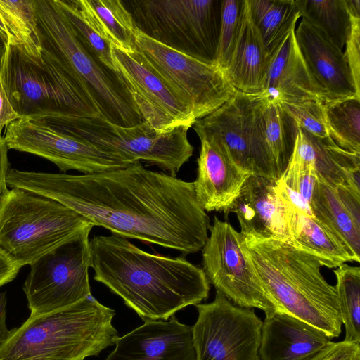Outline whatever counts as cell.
Wrapping results in <instances>:
<instances>
[{
  "label": "cell",
  "instance_id": "cell-4",
  "mask_svg": "<svg viewBox=\"0 0 360 360\" xmlns=\"http://www.w3.org/2000/svg\"><path fill=\"white\" fill-rule=\"evenodd\" d=\"M115 311L91 295L68 307L30 315L0 346V360H84L119 338Z\"/></svg>",
  "mask_w": 360,
  "mask_h": 360
},
{
  "label": "cell",
  "instance_id": "cell-12",
  "mask_svg": "<svg viewBox=\"0 0 360 360\" xmlns=\"http://www.w3.org/2000/svg\"><path fill=\"white\" fill-rule=\"evenodd\" d=\"M202 248V270L216 291L234 304L257 308L265 314L278 311L247 255L243 235L214 216Z\"/></svg>",
  "mask_w": 360,
  "mask_h": 360
},
{
  "label": "cell",
  "instance_id": "cell-28",
  "mask_svg": "<svg viewBox=\"0 0 360 360\" xmlns=\"http://www.w3.org/2000/svg\"><path fill=\"white\" fill-rule=\"evenodd\" d=\"M82 44L105 66L115 72L112 41L87 0H53Z\"/></svg>",
  "mask_w": 360,
  "mask_h": 360
},
{
  "label": "cell",
  "instance_id": "cell-25",
  "mask_svg": "<svg viewBox=\"0 0 360 360\" xmlns=\"http://www.w3.org/2000/svg\"><path fill=\"white\" fill-rule=\"evenodd\" d=\"M269 55L260 34L252 22L245 0L241 30L229 63L224 70L235 90L248 94L262 93Z\"/></svg>",
  "mask_w": 360,
  "mask_h": 360
},
{
  "label": "cell",
  "instance_id": "cell-21",
  "mask_svg": "<svg viewBox=\"0 0 360 360\" xmlns=\"http://www.w3.org/2000/svg\"><path fill=\"white\" fill-rule=\"evenodd\" d=\"M295 31L290 30L269 55L262 93L278 102L329 101L300 53Z\"/></svg>",
  "mask_w": 360,
  "mask_h": 360
},
{
  "label": "cell",
  "instance_id": "cell-11",
  "mask_svg": "<svg viewBox=\"0 0 360 360\" xmlns=\"http://www.w3.org/2000/svg\"><path fill=\"white\" fill-rule=\"evenodd\" d=\"M135 44L136 49L191 109L195 121L219 108L236 91L217 65L169 48L137 28Z\"/></svg>",
  "mask_w": 360,
  "mask_h": 360
},
{
  "label": "cell",
  "instance_id": "cell-39",
  "mask_svg": "<svg viewBox=\"0 0 360 360\" xmlns=\"http://www.w3.org/2000/svg\"><path fill=\"white\" fill-rule=\"evenodd\" d=\"M311 360H360V344L331 341Z\"/></svg>",
  "mask_w": 360,
  "mask_h": 360
},
{
  "label": "cell",
  "instance_id": "cell-32",
  "mask_svg": "<svg viewBox=\"0 0 360 360\" xmlns=\"http://www.w3.org/2000/svg\"><path fill=\"white\" fill-rule=\"evenodd\" d=\"M323 111L332 141L346 151L360 154V98L327 101Z\"/></svg>",
  "mask_w": 360,
  "mask_h": 360
},
{
  "label": "cell",
  "instance_id": "cell-35",
  "mask_svg": "<svg viewBox=\"0 0 360 360\" xmlns=\"http://www.w3.org/2000/svg\"><path fill=\"white\" fill-rule=\"evenodd\" d=\"M245 0H222L221 29L214 65L227 68L242 27Z\"/></svg>",
  "mask_w": 360,
  "mask_h": 360
},
{
  "label": "cell",
  "instance_id": "cell-40",
  "mask_svg": "<svg viewBox=\"0 0 360 360\" xmlns=\"http://www.w3.org/2000/svg\"><path fill=\"white\" fill-rule=\"evenodd\" d=\"M342 204L349 212L355 224L360 227V192L349 186H338L335 188Z\"/></svg>",
  "mask_w": 360,
  "mask_h": 360
},
{
  "label": "cell",
  "instance_id": "cell-3",
  "mask_svg": "<svg viewBox=\"0 0 360 360\" xmlns=\"http://www.w3.org/2000/svg\"><path fill=\"white\" fill-rule=\"evenodd\" d=\"M245 251L278 311L338 337L342 325L337 291L320 262L291 243L244 236Z\"/></svg>",
  "mask_w": 360,
  "mask_h": 360
},
{
  "label": "cell",
  "instance_id": "cell-13",
  "mask_svg": "<svg viewBox=\"0 0 360 360\" xmlns=\"http://www.w3.org/2000/svg\"><path fill=\"white\" fill-rule=\"evenodd\" d=\"M195 307L196 360H261L262 321L254 310L233 304L218 291L212 302Z\"/></svg>",
  "mask_w": 360,
  "mask_h": 360
},
{
  "label": "cell",
  "instance_id": "cell-26",
  "mask_svg": "<svg viewBox=\"0 0 360 360\" xmlns=\"http://www.w3.org/2000/svg\"><path fill=\"white\" fill-rule=\"evenodd\" d=\"M288 205L290 243L310 253L329 269L354 262L338 239L313 215Z\"/></svg>",
  "mask_w": 360,
  "mask_h": 360
},
{
  "label": "cell",
  "instance_id": "cell-29",
  "mask_svg": "<svg viewBox=\"0 0 360 360\" xmlns=\"http://www.w3.org/2000/svg\"><path fill=\"white\" fill-rule=\"evenodd\" d=\"M247 5L268 55L295 28L300 18L295 0H247Z\"/></svg>",
  "mask_w": 360,
  "mask_h": 360
},
{
  "label": "cell",
  "instance_id": "cell-38",
  "mask_svg": "<svg viewBox=\"0 0 360 360\" xmlns=\"http://www.w3.org/2000/svg\"><path fill=\"white\" fill-rule=\"evenodd\" d=\"M351 28L344 52L355 86L360 92V16L350 14Z\"/></svg>",
  "mask_w": 360,
  "mask_h": 360
},
{
  "label": "cell",
  "instance_id": "cell-5",
  "mask_svg": "<svg viewBox=\"0 0 360 360\" xmlns=\"http://www.w3.org/2000/svg\"><path fill=\"white\" fill-rule=\"evenodd\" d=\"M0 83L20 117H101L77 76L43 49L42 59L37 60L8 44Z\"/></svg>",
  "mask_w": 360,
  "mask_h": 360
},
{
  "label": "cell",
  "instance_id": "cell-20",
  "mask_svg": "<svg viewBox=\"0 0 360 360\" xmlns=\"http://www.w3.org/2000/svg\"><path fill=\"white\" fill-rule=\"evenodd\" d=\"M295 35L311 75L328 101L360 98L342 50L304 19L298 24Z\"/></svg>",
  "mask_w": 360,
  "mask_h": 360
},
{
  "label": "cell",
  "instance_id": "cell-24",
  "mask_svg": "<svg viewBox=\"0 0 360 360\" xmlns=\"http://www.w3.org/2000/svg\"><path fill=\"white\" fill-rule=\"evenodd\" d=\"M289 162L314 170L330 186H349V176L360 169V154L338 147L330 137L321 138L298 127Z\"/></svg>",
  "mask_w": 360,
  "mask_h": 360
},
{
  "label": "cell",
  "instance_id": "cell-10",
  "mask_svg": "<svg viewBox=\"0 0 360 360\" xmlns=\"http://www.w3.org/2000/svg\"><path fill=\"white\" fill-rule=\"evenodd\" d=\"M90 226L81 233L43 255L30 266L24 281L30 315L63 309L90 296Z\"/></svg>",
  "mask_w": 360,
  "mask_h": 360
},
{
  "label": "cell",
  "instance_id": "cell-36",
  "mask_svg": "<svg viewBox=\"0 0 360 360\" xmlns=\"http://www.w3.org/2000/svg\"><path fill=\"white\" fill-rule=\"evenodd\" d=\"M278 103L284 110L294 119L299 127L321 138L329 137L326 125L323 103L315 101Z\"/></svg>",
  "mask_w": 360,
  "mask_h": 360
},
{
  "label": "cell",
  "instance_id": "cell-18",
  "mask_svg": "<svg viewBox=\"0 0 360 360\" xmlns=\"http://www.w3.org/2000/svg\"><path fill=\"white\" fill-rule=\"evenodd\" d=\"M297 128L278 102L259 94L252 116L254 174L281 178L292 155Z\"/></svg>",
  "mask_w": 360,
  "mask_h": 360
},
{
  "label": "cell",
  "instance_id": "cell-34",
  "mask_svg": "<svg viewBox=\"0 0 360 360\" xmlns=\"http://www.w3.org/2000/svg\"><path fill=\"white\" fill-rule=\"evenodd\" d=\"M113 46L125 51L136 49V26L133 17L122 1L87 0Z\"/></svg>",
  "mask_w": 360,
  "mask_h": 360
},
{
  "label": "cell",
  "instance_id": "cell-30",
  "mask_svg": "<svg viewBox=\"0 0 360 360\" xmlns=\"http://www.w3.org/2000/svg\"><path fill=\"white\" fill-rule=\"evenodd\" d=\"M0 20L8 44L16 46L32 58L42 59L36 0H0Z\"/></svg>",
  "mask_w": 360,
  "mask_h": 360
},
{
  "label": "cell",
  "instance_id": "cell-2",
  "mask_svg": "<svg viewBox=\"0 0 360 360\" xmlns=\"http://www.w3.org/2000/svg\"><path fill=\"white\" fill-rule=\"evenodd\" d=\"M89 248L94 280L143 320H168L209 295L204 271L184 256L151 254L114 233L94 236Z\"/></svg>",
  "mask_w": 360,
  "mask_h": 360
},
{
  "label": "cell",
  "instance_id": "cell-8",
  "mask_svg": "<svg viewBox=\"0 0 360 360\" xmlns=\"http://www.w3.org/2000/svg\"><path fill=\"white\" fill-rule=\"evenodd\" d=\"M44 122L68 134L114 154L130 164L143 161L176 176L193 155L188 139L190 126L180 125L159 131L147 122L132 127L113 124L102 117H42Z\"/></svg>",
  "mask_w": 360,
  "mask_h": 360
},
{
  "label": "cell",
  "instance_id": "cell-9",
  "mask_svg": "<svg viewBox=\"0 0 360 360\" xmlns=\"http://www.w3.org/2000/svg\"><path fill=\"white\" fill-rule=\"evenodd\" d=\"M136 27L156 41L202 62L214 64L222 0L123 1Z\"/></svg>",
  "mask_w": 360,
  "mask_h": 360
},
{
  "label": "cell",
  "instance_id": "cell-22",
  "mask_svg": "<svg viewBox=\"0 0 360 360\" xmlns=\"http://www.w3.org/2000/svg\"><path fill=\"white\" fill-rule=\"evenodd\" d=\"M197 176L193 182L197 200L205 212H226L252 174L235 164L215 143L200 138Z\"/></svg>",
  "mask_w": 360,
  "mask_h": 360
},
{
  "label": "cell",
  "instance_id": "cell-31",
  "mask_svg": "<svg viewBox=\"0 0 360 360\" xmlns=\"http://www.w3.org/2000/svg\"><path fill=\"white\" fill-rule=\"evenodd\" d=\"M300 17L320 30L342 50L351 28L345 0H295Z\"/></svg>",
  "mask_w": 360,
  "mask_h": 360
},
{
  "label": "cell",
  "instance_id": "cell-15",
  "mask_svg": "<svg viewBox=\"0 0 360 360\" xmlns=\"http://www.w3.org/2000/svg\"><path fill=\"white\" fill-rule=\"evenodd\" d=\"M115 72L128 89L144 121L159 131L180 125L193 127L191 109L136 49L125 51L112 45Z\"/></svg>",
  "mask_w": 360,
  "mask_h": 360
},
{
  "label": "cell",
  "instance_id": "cell-23",
  "mask_svg": "<svg viewBox=\"0 0 360 360\" xmlns=\"http://www.w3.org/2000/svg\"><path fill=\"white\" fill-rule=\"evenodd\" d=\"M265 315L261 360H311L331 342L323 331L288 314L275 311Z\"/></svg>",
  "mask_w": 360,
  "mask_h": 360
},
{
  "label": "cell",
  "instance_id": "cell-45",
  "mask_svg": "<svg viewBox=\"0 0 360 360\" xmlns=\"http://www.w3.org/2000/svg\"><path fill=\"white\" fill-rule=\"evenodd\" d=\"M7 46L0 36V72L3 65Z\"/></svg>",
  "mask_w": 360,
  "mask_h": 360
},
{
  "label": "cell",
  "instance_id": "cell-6",
  "mask_svg": "<svg viewBox=\"0 0 360 360\" xmlns=\"http://www.w3.org/2000/svg\"><path fill=\"white\" fill-rule=\"evenodd\" d=\"M41 48L64 63L85 87L101 117L122 127L144 121L124 83L78 39L53 0H36Z\"/></svg>",
  "mask_w": 360,
  "mask_h": 360
},
{
  "label": "cell",
  "instance_id": "cell-7",
  "mask_svg": "<svg viewBox=\"0 0 360 360\" xmlns=\"http://www.w3.org/2000/svg\"><path fill=\"white\" fill-rule=\"evenodd\" d=\"M93 226L53 200L20 188H7L0 201V250L20 267Z\"/></svg>",
  "mask_w": 360,
  "mask_h": 360
},
{
  "label": "cell",
  "instance_id": "cell-33",
  "mask_svg": "<svg viewBox=\"0 0 360 360\" xmlns=\"http://www.w3.org/2000/svg\"><path fill=\"white\" fill-rule=\"evenodd\" d=\"M333 272L342 322L345 328L344 341L360 344V268L344 263Z\"/></svg>",
  "mask_w": 360,
  "mask_h": 360
},
{
  "label": "cell",
  "instance_id": "cell-17",
  "mask_svg": "<svg viewBox=\"0 0 360 360\" xmlns=\"http://www.w3.org/2000/svg\"><path fill=\"white\" fill-rule=\"evenodd\" d=\"M259 94L236 90L222 105L193 125L199 139L212 141L235 164L250 174L255 171L253 109Z\"/></svg>",
  "mask_w": 360,
  "mask_h": 360
},
{
  "label": "cell",
  "instance_id": "cell-43",
  "mask_svg": "<svg viewBox=\"0 0 360 360\" xmlns=\"http://www.w3.org/2000/svg\"><path fill=\"white\" fill-rule=\"evenodd\" d=\"M8 147L3 136L0 134V201L1 197L8 188L6 184V175L10 169L8 158Z\"/></svg>",
  "mask_w": 360,
  "mask_h": 360
},
{
  "label": "cell",
  "instance_id": "cell-37",
  "mask_svg": "<svg viewBox=\"0 0 360 360\" xmlns=\"http://www.w3.org/2000/svg\"><path fill=\"white\" fill-rule=\"evenodd\" d=\"M318 177L314 169L302 165L288 162L278 180L300 195L309 206Z\"/></svg>",
  "mask_w": 360,
  "mask_h": 360
},
{
  "label": "cell",
  "instance_id": "cell-19",
  "mask_svg": "<svg viewBox=\"0 0 360 360\" xmlns=\"http://www.w3.org/2000/svg\"><path fill=\"white\" fill-rule=\"evenodd\" d=\"M105 360H196L192 327L174 316L144 323L119 337Z\"/></svg>",
  "mask_w": 360,
  "mask_h": 360
},
{
  "label": "cell",
  "instance_id": "cell-27",
  "mask_svg": "<svg viewBox=\"0 0 360 360\" xmlns=\"http://www.w3.org/2000/svg\"><path fill=\"white\" fill-rule=\"evenodd\" d=\"M309 207L312 215L338 239L354 261L360 262V227L342 204L335 188L319 176Z\"/></svg>",
  "mask_w": 360,
  "mask_h": 360
},
{
  "label": "cell",
  "instance_id": "cell-14",
  "mask_svg": "<svg viewBox=\"0 0 360 360\" xmlns=\"http://www.w3.org/2000/svg\"><path fill=\"white\" fill-rule=\"evenodd\" d=\"M8 149L31 153L54 163L61 172L84 174L127 167L120 157L39 120L20 117L12 122L4 136Z\"/></svg>",
  "mask_w": 360,
  "mask_h": 360
},
{
  "label": "cell",
  "instance_id": "cell-16",
  "mask_svg": "<svg viewBox=\"0 0 360 360\" xmlns=\"http://www.w3.org/2000/svg\"><path fill=\"white\" fill-rule=\"evenodd\" d=\"M236 214L240 233L255 238L290 242V208L277 191V180L252 174L224 213Z\"/></svg>",
  "mask_w": 360,
  "mask_h": 360
},
{
  "label": "cell",
  "instance_id": "cell-1",
  "mask_svg": "<svg viewBox=\"0 0 360 360\" xmlns=\"http://www.w3.org/2000/svg\"><path fill=\"white\" fill-rule=\"evenodd\" d=\"M6 184L53 200L112 233L179 251L202 249L210 218L193 181L150 170L141 162L91 174L10 168Z\"/></svg>",
  "mask_w": 360,
  "mask_h": 360
},
{
  "label": "cell",
  "instance_id": "cell-44",
  "mask_svg": "<svg viewBox=\"0 0 360 360\" xmlns=\"http://www.w3.org/2000/svg\"><path fill=\"white\" fill-rule=\"evenodd\" d=\"M6 292H0V346L11 333V330L6 326Z\"/></svg>",
  "mask_w": 360,
  "mask_h": 360
},
{
  "label": "cell",
  "instance_id": "cell-41",
  "mask_svg": "<svg viewBox=\"0 0 360 360\" xmlns=\"http://www.w3.org/2000/svg\"><path fill=\"white\" fill-rule=\"evenodd\" d=\"M21 267L0 250V288L12 281Z\"/></svg>",
  "mask_w": 360,
  "mask_h": 360
},
{
  "label": "cell",
  "instance_id": "cell-42",
  "mask_svg": "<svg viewBox=\"0 0 360 360\" xmlns=\"http://www.w3.org/2000/svg\"><path fill=\"white\" fill-rule=\"evenodd\" d=\"M20 118L11 106L2 84L0 83V134L4 127Z\"/></svg>",
  "mask_w": 360,
  "mask_h": 360
}]
</instances>
